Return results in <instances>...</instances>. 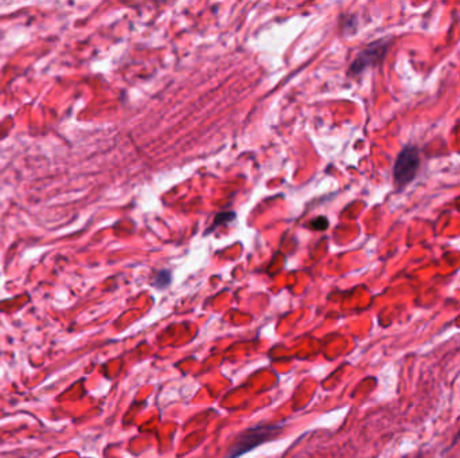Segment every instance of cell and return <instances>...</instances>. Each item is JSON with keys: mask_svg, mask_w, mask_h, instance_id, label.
Here are the masks:
<instances>
[{"mask_svg": "<svg viewBox=\"0 0 460 458\" xmlns=\"http://www.w3.org/2000/svg\"><path fill=\"white\" fill-rule=\"evenodd\" d=\"M283 430V425L253 426L242 431L237 439L231 444L229 452L225 458H238L248 452L256 449L257 446L273 439Z\"/></svg>", "mask_w": 460, "mask_h": 458, "instance_id": "1", "label": "cell"}, {"mask_svg": "<svg viewBox=\"0 0 460 458\" xmlns=\"http://www.w3.org/2000/svg\"><path fill=\"white\" fill-rule=\"evenodd\" d=\"M420 167V151L415 145L405 147L395 163V183L398 189L409 184L417 175Z\"/></svg>", "mask_w": 460, "mask_h": 458, "instance_id": "2", "label": "cell"}, {"mask_svg": "<svg viewBox=\"0 0 460 458\" xmlns=\"http://www.w3.org/2000/svg\"><path fill=\"white\" fill-rule=\"evenodd\" d=\"M387 47H388V43H385V40L376 42V43L370 45L369 47H366L362 53H360L357 60L353 62L352 71L358 74V73L363 71L366 67L380 62L387 53Z\"/></svg>", "mask_w": 460, "mask_h": 458, "instance_id": "3", "label": "cell"}, {"mask_svg": "<svg viewBox=\"0 0 460 458\" xmlns=\"http://www.w3.org/2000/svg\"><path fill=\"white\" fill-rule=\"evenodd\" d=\"M171 272L168 270H161L157 276H155V281H154V287H157L158 289H165L170 284H171Z\"/></svg>", "mask_w": 460, "mask_h": 458, "instance_id": "4", "label": "cell"}, {"mask_svg": "<svg viewBox=\"0 0 460 458\" xmlns=\"http://www.w3.org/2000/svg\"><path fill=\"white\" fill-rule=\"evenodd\" d=\"M234 218H235V214H234V213H221V214H218V215L216 217L214 222H213V226L209 229V232H211L213 230L216 229V228H218V226H221V225L228 224L230 221H233Z\"/></svg>", "mask_w": 460, "mask_h": 458, "instance_id": "5", "label": "cell"}, {"mask_svg": "<svg viewBox=\"0 0 460 458\" xmlns=\"http://www.w3.org/2000/svg\"><path fill=\"white\" fill-rule=\"evenodd\" d=\"M311 225H312V228L314 229L317 230H325L329 228V221L326 219V218H323V217H321V218H318L317 221H314V222H311Z\"/></svg>", "mask_w": 460, "mask_h": 458, "instance_id": "6", "label": "cell"}]
</instances>
